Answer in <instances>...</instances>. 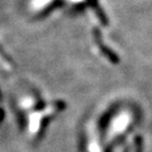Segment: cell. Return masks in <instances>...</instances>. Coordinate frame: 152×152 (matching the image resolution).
Instances as JSON below:
<instances>
[{"label":"cell","mask_w":152,"mask_h":152,"mask_svg":"<svg viewBox=\"0 0 152 152\" xmlns=\"http://www.w3.org/2000/svg\"><path fill=\"white\" fill-rule=\"evenodd\" d=\"M134 152H142V137L140 135L134 138Z\"/></svg>","instance_id":"2"},{"label":"cell","mask_w":152,"mask_h":152,"mask_svg":"<svg viewBox=\"0 0 152 152\" xmlns=\"http://www.w3.org/2000/svg\"><path fill=\"white\" fill-rule=\"evenodd\" d=\"M95 36H96V40L98 41V45H99V49L102 51V53H104V55L106 57H107L108 59L110 60L111 62H113V64H118L119 62V57L117 56L115 53H113L112 52L110 49H108V48H106L104 45L102 43V41H100V39H99V35H98V32L96 31V34H95Z\"/></svg>","instance_id":"1"}]
</instances>
